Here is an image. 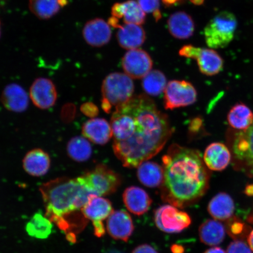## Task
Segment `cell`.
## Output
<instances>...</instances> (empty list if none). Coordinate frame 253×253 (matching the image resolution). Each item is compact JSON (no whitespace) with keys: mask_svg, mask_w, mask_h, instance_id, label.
I'll return each instance as SVG.
<instances>
[{"mask_svg":"<svg viewBox=\"0 0 253 253\" xmlns=\"http://www.w3.org/2000/svg\"><path fill=\"white\" fill-rule=\"evenodd\" d=\"M154 221L158 228L167 233H178L191 225L188 213L171 205H165L155 211Z\"/></svg>","mask_w":253,"mask_h":253,"instance_id":"cell-8","label":"cell"},{"mask_svg":"<svg viewBox=\"0 0 253 253\" xmlns=\"http://www.w3.org/2000/svg\"><path fill=\"white\" fill-rule=\"evenodd\" d=\"M77 179L91 194L97 197L113 194L122 183L119 174L104 164H98L93 169L82 174Z\"/></svg>","mask_w":253,"mask_h":253,"instance_id":"cell-7","label":"cell"},{"mask_svg":"<svg viewBox=\"0 0 253 253\" xmlns=\"http://www.w3.org/2000/svg\"><path fill=\"white\" fill-rule=\"evenodd\" d=\"M142 10L145 13L153 14L156 21L162 17L160 11V0H137Z\"/></svg>","mask_w":253,"mask_h":253,"instance_id":"cell-33","label":"cell"},{"mask_svg":"<svg viewBox=\"0 0 253 253\" xmlns=\"http://www.w3.org/2000/svg\"><path fill=\"white\" fill-rule=\"evenodd\" d=\"M107 253H123L121 252L116 251V250H112V251H110L109 252H107Z\"/></svg>","mask_w":253,"mask_h":253,"instance_id":"cell-43","label":"cell"},{"mask_svg":"<svg viewBox=\"0 0 253 253\" xmlns=\"http://www.w3.org/2000/svg\"><path fill=\"white\" fill-rule=\"evenodd\" d=\"M51 160L49 154L41 148H35L25 155L23 160L25 171L33 176H42L49 171Z\"/></svg>","mask_w":253,"mask_h":253,"instance_id":"cell-18","label":"cell"},{"mask_svg":"<svg viewBox=\"0 0 253 253\" xmlns=\"http://www.w3.org/2000/svg\"><path fill=\"white\" fill-rule=\"evenodd\" d=\"M134 84L132 78L126 74L114 72L104 79L102 86V107L104 112L110 113L128 102L133 96Z\"/></svg>","mask_w":253,"mask_h":253,"instance_id":"cell-4","label":"cell"},{"mask_svg":"<svg viewBox=\"0 0 253 253\" xmlns=\"http://www.w3.org/2000/svg\"><path fill=\"white\" fill-rule=\"evenodd\" d=\"M226 232V227L216 219L206 220L199 229L201 242L211 246H216L222 243Z\"/></svg>","mask_w":253,"mask_h":253,"instance_id":"cell-25","label":"cell"},{"mask_svg":"<svg viewBox=\"0 0 253 253\" xmlns=\"http://www.w3.org/2000/svg\"><path fill=\"white\" fill-rule=\"evenodd\" d=\"M245 193L249 196L253 195V185H249L248 187L246 188Z\"/></svg>","mask_w":253,"mask_h":253,"instance_id":"cell-41","label":"cell"},{"mask_svg":"<svg viewBox=\"0 0 253 253\" xmlns=\"http://www.w3.org/2000/svg\"><path fill=\"white\" fill-rule=\"evenodd\" d=\"M45 208V216L65 234L69 242H77V236L88 223L83 208L94 195L77 178L62 176L44 183L40 187Z\"/></svg>","mask_w":253,"mask_h":253,"instance_id":"cell-3","label":"cell"},{"mask_svg":"<svg viewBox=\"0 0 253 253\" xmlns=\"http://www.w3.org/2000/svg\"><path fill=\"white\" fill-rule=\"evenodd\" d=\"M249 221L250 222L253 223V214L252 215V216H250Z\"/></svg>","mask_w":253,"mask_h":253,"instance_id":"cell-44","label":"cell"},{"mask_svg":"<svg viewBox=\"0 0 253 253\" xmlns=\"http://www.w3.org/2000/svg\"><path fill=\"white\" fill-rule=\"evenodd\" d=\"M30 97L38 108L50 109L55 105L58 98L55 84L49 79L39 78L36 79L30 87Z\"/></svg>","mask_w":253,"mask_h":253,"instance_id":"cell-12","label":"cell"},{"mask_svg":"<svg viewBox=\"0 0 253 253\" xmlns=\"http://www.w3.org/2000/svg\"><path fill=\"white\" fill-rule=\"evenodd\" d=\"M197 100V92L190 82L170 81L164 90V106L167 110H173L191 105Z\"/></svg>","mask_w":253,"mask_h":253,"instance_id":"cell-9","label":"cell"},{"mask_svg":"<svg viewBox=\"0 0 253 253\" xmlns=\"http://www.w3.org/2000/svg\"><path fill=\"white\" fill-rule=\"evenodd\" d=\"M112 204L108 199L94 196L83 208V213L88 220L92 222L94 233L97 237L105 234V227L103 221L113 212Z\"/></svg>","mask_w":253,"mask_h":253,"instance_id":"cell-10","label":"cell"},{"mask_svg":"<svg viewBox=\"0 0 253 253\" xmlns=\"http://www.w3.org/2000/svg\"><path fill=\"white\" fill-rule=\"evenodd\" d=\"M1 102L6 109L15 113L25 112L29 105V97L20 85L12 84L3 90Z\"/></svg>","mask_w":253,"mask_h":253,"instance_id":"cell-16","label":"cell"},{"mask_svg":"<svg viewBox=\"0 0 253 253\" xmlns=\"http://www.w3.org/2000/svg\"><path fill=\"white\" fill-rule=\"evenodd\" d=\"M5 0H0V5H1L2 2H4Z\"/></svg>","mask_w":253,"mask_h":253,"instance_id":"cell-45","label":"cell"},{"mask_svg":"<svg viewBox=\"0 0 253 253\" xmlns=\"http://www.w3.org/2000/svg\"><path fill=\"white\" fill-rule=\"evenodd\" d=\"M111 13L113 17L122 19L125 24L141 25L146 19V13L135 0L115 3L112 6Z\"/></svg>","mask_w":253,"mask_h":253,"instance_id":"cell-17","label":"cell"},{"mask_svg":"<svg viewBox=\"0 0 253 253\" xmlns=\"http://www.w3.org/2000/svg\"><path fill=\"white\" fill-rule=\"evenodd\" d=\"M68 4V0H30L32 13L41 20H48Z\"/></svg>","mask_w":253,"mask_h":253,"instance_id":"cell-27","label":"cell"},{"mask_svg":"<svg viewBox=\"0 0 253 253\" xmlns=\"http://www.w3.org/2000/svg\"><path fill=\"white\" fill-rule=\"evenodd\" d=\"M123 198L126 209L137 216L146 213L152 204L150 196L144 189L137 186L126 188L123 193Z\"/></svg>","mask_w":253,"mask_h":253,"instance_id":"cell-22","label":"cell"},{"mask_svg":"<svg viewBox=\"0 0 253 253\" xmlns=\"http://www.w3.org/2000/svg\"><path fill=\"white\" fill-rule=\"evenodd\" d=\"M201 47L195 46L192 45L183 46L179 50V55L184 58L197 59L200 53Z\"/></svg>","mask_w":253,"mask_h":253,"instance_id":"cell-35","label":"cell"},{"mask_svg":"<svg viewBox=\"0 0 253 253\" xmlns=\"http://www.w3.org/2000/svg\"><path fill=\"white\" fill-rule=\"evenodd\" d=\"M122 65L125 74L132 79H142L153 68L151 57L141 49L129 50L123 56Z\"/></svg>","mask_w":253,"mask_h":253,"instance_id":"cell-11","label":"cell"},{"mask_svg":"<svg viewBox=\"0 0 253 253\" xmlns=\"http://www.w3.org/2000/svg\"><path fill=\"white\" fill-rule=\"evenodd\" d=\"M106 229L113 239L127 241L134 231L130 215L124 210L113 211L107 218Z\"/></svg>","mask_w":253,"mask_h":253,"instance_id":"cell-13","label":"cell"},{"mask_svg":"<svg viewBox=\"0 0 253 253\" xmlns=\"http://www.w3.org/2000/svg\"><path fill=\"white\" fill-rule=\"evenodd\" d=\"M166 7H173L175 5H178L183 1V0H161Z\"/></svg>","mask_w":253,"mask_h":253,"instance_id":"cell-38","label":"cell"},{"mask_svg":"<svg viewBox=\"0 0 253 253\" xmlns=\"http://www.w3.org/2000/svg\"><path fill=\"white\" fill-rule=\"evenodd\" d=\"M137 168V178L142 185L151 188L161 187L164 179L163 166L145 161Z\"/></svg>","mask_w":253,"mask_h":253,"instance_id":"cell-24","label":"cell"},{"mask_svg":"<svg viewBox=\"0 0 253 253\" xmlns=\"http://www.w3.org/2000/svg\"><path fill=\"white\" fill-rule=\"evenodd\" d=\"M53 223L41 212L35 213L27 224L28 235L37 239H46L51 235Z\"/></svg>","mask_w":253,"mask_h":253,"instance_id":"cell-28","label":"cell"},{"mask_svg":"<svg viewBox=\"0 0 253 253\" xmlns=\"http://www.w3.org/2000/svg\"><path fill=\"white\" fill-rule=\"evenodd\" d=\"M204 253H226V252L220 248L214 247V248L207 250Z\"/></svg>","mask_w":253,"mask_h":253,"instance_id":"cell-39","label":"cell"},{"mask_svg":"<svg viewBox=\"0 0 253 253\" xmlns=\"http://www.w3.org/2000/svg\"><path fill=\"white\" fill-rule=\"evenodd\" d=\"M229 125L236 130H245L253 124V114L245 104L237 103L227 116Z\"/></svg>","mask_w":253,"mask_h":253,"instance_id":"cell-29","label":"cell"},{"mask_svg":"<svg viewBox=\"0 0 253 253\" xmlns=\"http://www.w3.org/2000/svg\"><path fill=\"white\" fill-rule=\"evenodd\" d=\"M132 253H158V252L150 245H142L136 248Z\"/></svg>","mask_w":253,"mask_h":253,"instance_id":"cell-37","label":"cell"},{"mask_svg":"<svg viewBox=\"0 0 253 253\" xmlns=\"http://www.w3.org/2000/svg\"><path fill=\"white\" fill-rule=\"evenodd\" d=\"M196 60L199 70L205 75H216L222 71L223 68V58L213 49L202 48Z\"/></svg>","mask_w":253,"mask_h":253,"instance_id":"cell-26","label":"cell"},{"mask_svg":"<svg viewBox=\"0 0 253 253\" xmlns=\"http://www.w3.org/2000/svg\"><path fill=\"white\" fill-rule=\"evenodd\" d=\"M163 201L178 208L198 202L210 185V173L199 151L174 144L162 158Z\"/></svg>","mask_w":253,"mask_h":253,"instance_id":"cell-2","label":"cell"},{"mask_svg":"<svg viewBox=\"0 0 253 253\" xmlns=\"http://www.w3.org/2000/svg\"><path fill=\"white\" fill-rule=\"evenodd\" d=\"M192 4H194L196 5H201L204 4L205 0H189Z\"/></svg>","mask_w":253,"mask_h":253,"instance_id":"cell-42","label":"cell"},{"mask_svg":"<svg viewBox=\"0 0 253 253\" xmlns=\"http://www.w3.org/2000/svg\"><path fill=\"white\" fill-rule=\"evenodd\" d=\"M83 36L88 45L102 47L110 42L112 30L108 23L102 18H94L87 22L83 29Z\"/></svg>","mask_w":253,"mask_h":253,"instance_id":"cell-14","label":"cell"},{"mask_svg":"<svg viewBox=\"0 0 253 253\" xmlns=\"http://www.w3.org/2000/svg\"><path fill=\"white\" fill-rule=\"evenodd\" d=\"M117 40L123 49H138L145 42L146 33L141 25L125 24L118 28Z\"/></svg>","mask_w":253,"mask_h":253,"instance_id":"cell-21","label":"cell"},{"mask_svg":"<svg viewBox=\"0 0 253 253\" xmlns=\"http://www.w3.org/2000/svg\"><path fill=\"white\" fill-rule=\"evenodd\" d=\"M110 125L114 153L123 166L129 169L156 156L173 132L169 117L143 94L135 95L117 107Z\"/></svg>","mask_w":253,"mask_h":253,"instance_id":"cell-1","label":"cell"},{"mask_svg":"<svg viewBox=\"0 0 253 253\" xmlns=\"http://www.w3.org/2000/svg\"><path fill=\"white\" fill-rule=\"evenodd\" d=\"M235 210L233 199L226 193L220 192L211 199L208 207L209 213L214 219L228 220L232 217Z\"/></svg>","mask_w":253,"mask_h":253,"instance_id":"cell-23","label":"cell"},{"mask_svg":"<svg viewBox=\"0 0 253 253\" xmlns=\"http://www.w3.org/2000/svg\"><path fill=\"white\" fill-rule=\"evenodd\" d=\"M248 242L250 248H251L252 251L253 252V230L250 232L248 236Z\"/></svg>","mask_w":253,"mask_h":253,"instance_id":"cell-40","label":"cell"},{"mask_svg":"<svg viewBox=\"0 0 253 253\" xmlns=\"http://www.w3.org/2000/svg\"><path fill=\"white\" fill-rule=\"evenodd\" d=\"M227 221L226 232L233 239H243L248 235V227L241 220L236 217H232Z\"/></svg>","mask_w":253,"mask_h":253,"instance_id":"cell-32","label":"cell"},{"mask_svg":"<svg viewBox=\"0 0 253 253\" xmlns=\"http://www.w3.org/2000/svg\"><path fill=\"white\" fill-rule=\"evenodd\" d=\"M66 151L68 156L77 162H84L89 159L92 154L90 142L84 136L72 138L68 142Z\"/></svg>","mask_w":253,"mask_h":253,"instance_id":"cell-30","label":"cell"},{"mask_svg":"<svg viewBox=\"0 0 253 253\" xmlns=\"http://www.w3.org/2000/svg\"><path fill=\"white\" fill-rule=\"evenodd\" d=\"M235 169L253 176V124L245 130H230L227 135Z\"/></svg>","mask_w":253,"mask_h":253,"instance_id":"cell-5","label":"cell"},{"mask_svg":"<svg viewBox=\"0 0 253 253\" xmlns=\"http://www.w3.org/2000/svg\"><path fill=\"white\" fill-rule=\"evenodd\" d=\"M82 134L93 143L104 145L113 137L110 123L102 118H93L87 120L82 126Z\"/></svg>","mask_w":253,"mask_h":253,"instance_id":"cell-15","label":"cell"},{"mask_svg":"<svg viewBox=\"0 0 253 253\" xmlns=\"http://www.w3.org/2000/svg\"><path fill=\"white\" fill-rule=\"evenodd\" d=\"M165 75L160 71H151L142 78V87L145 93L156 96L163 92L167 86Z\"/></svg>","mask_w":253,"mask_h":253,"instance_id":"cell-31","label":"cell"},{"mask_svg":"<svg viewBox=\"0 0 253 253\" xmlns=\"http://www.w3.org/2000/svg\"><path fill=\"white\" fill-rule=\"evenodd\" d=\"M168 28L171 36L178 40H186L194 34L195 24L191 16L184 11H176L167 21Z\"/></svg>","mask_w":253,"mask_h":253,"instance_id":"cell-20","label":"cell"},{"mask_svg":"<svg viewBox=\"0 0 253 253\" xmlns=\"http://www.w3.org/2000/svg\"><path fill=\"white\" fill-rule=\"evenodd\" d=\"M0 36H1V22H0Z\"/></svg>","mask_w":253,"mask_h":253,"instance_id":"cell-46","label":"cell"},{"mask_svg":"<svg viewBox=\"0 0 253 253\" xmlns=\"http://www.w3.org/2000/svg\"><path fill=\"white\" fill-rule=\"evenodd\" d=\"M203 159L209 169L221 171L229 166L232 154L226 145L220 142H213L206 149Z\"/></svg>","mask_w":253,"mask_h":253,"instance_id":"cell-19","label":"cell"},{"mask_svg":"<svg viewBox=\"0 0 253 253\" xmlns=\"http://www.w3.org/2000/svg\"><path fill=\"white\" fill-rule=\"evenodd\" d=\"M82 113L91 119L95 118L99 115V110L96 104L91 102L84 103L81 107Z\"/></svg>","mask_w":253,"mask_h":253,"instance_id":"cell-36","label":"cell"},{"mask_svg":"<svg viewBox=\"0 0 253 253\" xmlns=\"http://www.w3.org/2000/svg\"><path fill=\"white\" fill-rule=\"evenodd\" d=\"M226 253H253L252 249L246 243L241 240H236L230 243Z\"/></svg>","mask_w":253,"mask_h":253,"instance_id":"cell-34","label":"cell"},{"mask_svg":"<svg viewBox=\"0 0 253 253\" xmlns=\"http://www.w3.org/2000/svg\"><path fill=\"white\" fill-rule=\"evenodd\" d=\"M235 14L221 11L207 24L204 29L205 42L210 48L222 49L229 45L235 37L237 27Z\"/></svg>","mask_w":253,"mask_h":253,"instance_id":"cell-6","label":"cell"}]
</instances>
